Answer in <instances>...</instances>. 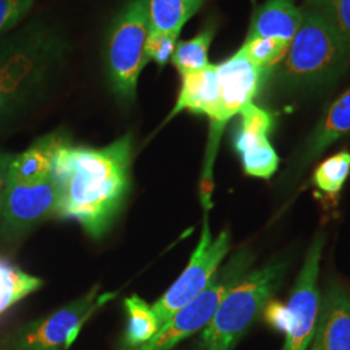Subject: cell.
Returning <instances> with one entry per match:
<instances>
[{
  "label": "cell",
  "instance_id": "8",
  "mask_svg": "<svg viewBox=\"0 0 350 350\" xmlns=\"http://www.w3.org/2000/svg\"><path fill=\"white\" fill-rule=\"evenodd\" d=\"M230 250V232L224 230L217 238H212L208 211L204 215L200 241L193 250L187 267L161 299L152 306L160 329L188 302L198 297L208 287L213 276Z\"/></svg>",
  "mask_w": 350,
  "mask_h": 350
},
{
  "label": "cell",
  "instance_id": "7",
  "mask_svg": "<svg viewBox=\"0 0 350 350\" xmlns=\"http://www.w3.org/2000/svg\"><path fill=\"white\" fill-rule=\"evenodd\" d=\"M323 244L325 240L322 235L314 239L292 289L287 306L278 309V312L270 306L266 312L269 313L270 321L284 331V344L282 350H308L313 338L321 305L318 275Z\"/></svg>",
  "mask_w": 350,
  "mask_h": 350
},
{
  "label": "cell",
  "instance_id": "25",
  "mask_svg": "<svg viewBox=\"0 0 350 350\" xmlns=\"http://www.w3.org/2000/svg\"><path fill=\"white\" fill-rule=\"evenodd\" d=\"M180 33H169L150 29L146 43V55L150 62L157 64L159 68H163L174 55Z\"/></svg>",
  "mask_w": 350,
  "mask_h": 350
},
{
  "label": "cell",
  "instance_id": "10",
  "mask_svg": "<svg viewBox=\"0 0 350 350\" xmlns=\"http://www.w3.org/2000/svg\"><path fill=\"white\" fill-rule=\"evenodd\" d=\"M219 81V108L211 124L208 147L218 150L226 124L241 112L258 95L269 70L250 62L239 50L224 63L217 64Z\"/></svg>",
  "mask_w": 350,
  "mask_h": 350
},
{
  "label": "cell",
  "instance_id": "12",
  "mask_svg": "<svg viewBox=\"0 0 350 350\" xmlns=\"http://www.w3.org/2000/svg\"><path fill=\"white\" fill-rule=\"evenodd\" d=\"M59 189L53 176L36 183H10L1 215L4 228L11 232L25 231L39 222L57 217Z\"/></svg>",
  "mask_w": 350,
  "mask_h": 350
},
{
  "label": "cell",
  "instance_id": "4",
  "mask_svg": "<svg viewBox=\"0 0 350 350\" xmlns=\"http://www.w3.org/2000/svg\"><path fill=\"white\" fill-rule=\"evenodd\" d=\"M286 263L271 262L253 270L218 305L201 335L200 350H231L257 319L280 287Z\"/></svg>",
  "mask_w": 350,
  "mask_h": 350
},
{
  "label": "cell",
  "instance_id": "17",
  "mask_svg": "<svg viewBox=\"0 0 350 350\" xmlns=\"http://www.w3.org/2000/svg\"><path fill=\"white\" fill-rule=\"evenodd\" d=\"M350 131V88L335 101L305 143L296 169H304Z\"/></svg>",
  "mask_w": 350,
  "mask_h": 350
},
{
  "label": "cell",
  "instance_id": "2",
  "mask_svg": "<svg viewBox=\"0 0 350 350\" xmlns=\"http://www.w3.org/2000/svg\"><path fill=\"white\" fill-rule=\"evenodd\" d=\"M349 63V53L334 27L321 13L305 7L300 29L273 72L286 88H312L334 81Z\"/></svg>",
  "mask_w": 350,
  "mask_h": 350
},
{
  "label": "cell",
  "instance_id": "14",
  "mask_svg": "<svg viewBox=\"0 0 350 350\" xmlns=\"http://www.w3.org/2000/svg\"><path fill=\"white\" fill-rule=\"evenodd\" d=\"M219 108V81L217 65L209 64L206 68L180 75V90L174 109L167 120L178 113L188 111L206 116L213 124Z\"/></svg>",
  "mask_w": 350,
  "mask_h": 350
},
{
  "label": "cell",
  "instance_id": "26",
  "mask_svg": "<svg viewBox=\"0 0 350 350\" xmlns=\"http://www.w3.org/2000/svg\"><path fill=\"white\" fill-rule=\"evenodd\" d=\"M33 3L34 0H0V37L25 17Z\"/></svg>",
  "mask_w": 350,
  "mask_h": 350
},
{
  "label": "cell",
  "instance_id": "21",
  "mask_svg": "<svg viewBox=\"0 0 350 350\" xmlns=\"http://www.w3.org/2000/svg\"><path fill=\"white\" fill-rule=\"evenodd\" d=\"M215 34L214 26L205 27L196 37L178 42L175 47L172 63L179 72V75L196 72L209 65L208 52Z\"/></svg>",
  "mask_w": 350,
  "mask_h": 350
},
{
  "label": "cell",
  "instance_id": "24",
  "mask_svg": "<svg viewBox=\"0 0 350 350\" xmlns=\"http://www.w3.org/2000/svg\"><path fill=\"white\" fill-rule=\"evenodd\" d=\"M306 7L325 17L338 33L350 56V0H306Z\"/></svg>",
  "mask_w": 350,
  "mask_h": 350
},
{
  "label": "cell",
  "instance_id": "3",
  "mask_svg": "<svg viewBox=\"0 0 350 350\" xmlns=\"http://www.w3.org/2000/svg\"><path fill=\"white\" fill-rule=\"evenodd\" d=\"M60 55V39L38 26L0 42V120L42 86Z\"/></svg>",
  "mask_w": 350,
  "mask_h": 350
},
{
  "label": "cell",
  "instance_id": "1",
  "mask_svg": "<svg viewBox=\"0 0 350 350\" xmlns=\"http://www.w3.org/2000/svg\"><path fill=\"white\" fill-rule=\"evenodd\" d=\"M131 153L130 134L103 148L65 142L52 167L59 189L57 217L75 219L92 238L103 237L125 205Z\"/></svg>",
  "mask_w": 350,
  "mask_h": 350
},
{
  "label": "cell",
  "instance_id": "23",
  "mask_svg": "<svg viewBox=\"0 0 350 350\" xmlns=\"http://www.w3.org/2000/svg\"><path fill=\"white\" fill-rule=\"evenodd\" d=\"M289 43L273 38H247L240 51L256 66L271 72L287 55Z\"/></svg>",
  "mask_w": 350,
  "mask_h": 350
},
{
  "label": "cell",
  "instance_id": "15",
  "mask_svg": "<svg viewBox=\"0 0 350 350\" xmlns=\"http://www.w3.org/2000/svg\"><path fill=\"white\" fill-rule=\"evenodd\" d=\"M66 142L60 134H49L30 146L23 153L13 156L10 163V183H36L52 176L57 150Z\"/></svg>",
  "mask_w": 350,
  "mask_h": 350
},
{
  "label": "cell",
  "instance_id": "27",
  "mask_svg": "<svg viewBox=\"0 0 350 350\" xmlns=\"http://www.w3.org/2000/svg\"><path fill=\"white\" fill-rule=\"evenodd\" d=\"M12 157L11 154L0 153V214L3 211V205H4L7 189H8V172H10V163L12 161Z\"/></svg>",
  "mask_w": 350,
  "mask_h": 350
},
{
  "label": "cell",
  "instance_id": "13",
  "mask_svg": "<svg viewBox=\"0 0 350 350\" xmlns=\"http://www.w3.org/2000/svg\"><path fill=\"white\" fill-rule=\"evenodd\" d=\"M308 350H350V296L338 284L328 286L321 300Z\"/></svg>",
  "mask_w": 350,
  "mask_h": 350
},
{
  "label": "cell",
  "instance_id": "22",
  "mask_svg": "<svg viewBox=\"0 0 350 350\" xmlns=\"http://www.w3.org/2000/svg\"><path fill=\"white\" fill-rule=\"evenodd\" d=\"M350 173V153L338 152L328 157L314 172V185L325 195L335 196L341 191Z\"/></svg>",
  "mask_w": 350,
  "mask_h": 350
},
{
  "label": "cell",
  "instance_id": "11",
  "mask_svg": "<svg viewBox=\"0 0 350 350\" xmlns=\"http://www.w3.org/2000/svg\"><path fill=\"white\" fill-rule=\"evenodd\" d=\"M239 116L240 125L234 144L244 172L250 176L269 179L279 166L278 153L269 140V133L274 125L273 116L253 103L248 104Z\"/></svg>",
  "mask_w": 350,
  "mask_h": 350
},
{
  "label": "cell",
  "instance_id": "20",
  "mask_svg": "<svg viewBox=\"0 0 350 350\" xmlns=\"http://www.w3.org/2000/svg\"><path fill=\"white\" fill-rule=\"evenodd\" d=\"M43 284L7 260L0 258V315Z\"/></svg>",
  "mask_w": 350,
  "mask_h": 350
},
{
  "label": "cell",
  "instance_id": "9",
  "mask_svg": "<svg viewBox=\"0 0 350 350\" xmlns=\"http://www.w3.org/2000/svg\"><path fill=\"white\" fill-rule=\"evenodd\" d=\"M116 293L99 295L98 288L60 310L24 327L17 332L14 345L18 350H68L78 338L90 317Z\"/></svg>",
  "mask_w": 350,
  "mask_h": 350
},
{
  "label": "cell",
  "instance_id": "16",
  "mask_svg": "<svg viewBox=\"0 0 350 350\" xmlns=\"http://www.w3.org/2000/svg\"><path fill=\"white\" fill-rule=\"evenodd\" d=\"M302 23V10L293 0H266L252 18L247 38H273L291 43Z\"/></svg>",
  "mask_w": 350,
  "mask_h": 350
},
{
  "label": "cell",
  "instance_id": "6",
  "mask_svg": "<svg viewBox=\"0 0 350 350\" xmlns=\"http://www.w3.org/2000/svg\"><path fill=\"white\" fill-rule=\"evenodd\" d=\"M252 262L253 254L250 250L239 252L222 270L215 273L208 287L175 314L150 341L130 350L173 349L182 340L205 328L226 295L247 275Z\"/></svg>",
  "mask_w": 350,
  "mask_h": 350
},
{
  "label": "cell",
  "instance_id": "5",
  "mask_svg": "<svg viewBox=\"0 0 350 350\" xmlns=\"http://www.w3.org/2000/svg\"><path fill=\"white\" fill-rule=\"evenodd\" d=\"M147 0H129L114 18L107 42V69L114 92L133 99L139 75L150 62L146 43L150 34Z\"/></svg>",
  "mask_w": 350,
  "mask_h": 350
},
{
  "label": "cell",
  "instance_id": "18",
  "mask_svg": "<svg viewBox=\"0 0 350 350\" xmlns=\"http://www.w3.org/2000/svg\"><path fill=\"white\" fill-rule=\"evenodd\" d=\"M205 0H147L150 29L180 33Z\"/></svg>",
  "mask_w": 350,
  "mask_h": 350
},
{
  "label": "cell",
  "instance_id": "19",
  "mask_svg": "<svg viewBox=\"0 0 350 350\" xmlns=\"http://www.w3.org/2000/svg\"><path fill=\"white\" fill-rule=\"evenodd\" d=\"M127 325L125 332L126 348H137L150 341L159 331L160 325L150 305L139 296H131L125 300Z\"/></svg>",
  "mask_w": 350,
  "mask_h": 350
}]
</instances>
